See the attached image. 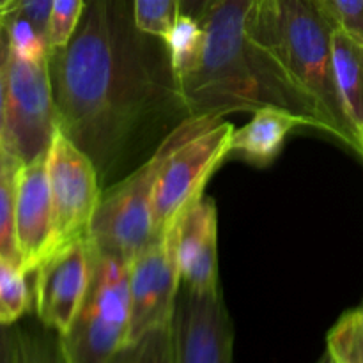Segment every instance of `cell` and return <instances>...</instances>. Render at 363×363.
I'll list each match as a JSON object with an SVG mask.
<instances>
[{
    "instance_id": "3",
    "label": "cell",
    "mask_w": 363,
    "mask_h": 363,
    "mask_svg": "<svg viewBox=\"0 0 363 363\" xmlns=\"http://www.w3.org/2000/svg\"><path fill=\"white\" fill-rule=\"evenodd\" d=\"M254 2L216 0L202 18L197 57L176 78L186 117H225L233 112H255L266 105L298 113L279 84L266 73L248 38V18Z\"/></svg>"
},
{
    "instance_id": "19",
    "label": "cell",
    "mask_w": 363,
    "mask_h": 363,
    "mask_svg": "<svg viewBox=\"0 0 363 363\" xmlns=\"http://www.w3.org/2000/svg\"><path fill=\"white\" fill-rule=\"evenodd\" d=\"M113 363H174L170 325L151 330L140 339L128 342Z\"/></svg>"
},
{
    "instance_id": "28",
    "label": "cell",
    "mask_w": 363,
    "mask_h": 363,
    "mask_svg": "<svg viewBox=\"0 0 363 363\" xmlns=\"http://www.w3.org/2000/svg\"><path fill=\"white\" fill-rule=\"evenodd\" d=\"M18 165H20V162H18V160L11 155V151L7 149L6 142H4L2 135H0V177H2L7 170L13 169V167H18Z\"/></svg>"
},
{
    "instance_id": "27",
    "label": "cell",
    "mask_w": 363,
    "mask_h": 363,
    "mask_svg": "<svg viewBox=\"0 0 363 363\" xmlns=\"http://www.w3.org/2000/svg\"><path fill=\"white\" fill-rule=\"evenodd\" d=\"M216 0H179V14L202 21Z\"/></svg>"
},
{
    "instance_id": "4",
    "label": "cell",
    "mask_w": 363,
    "mask_h": 363,
    "mask_svg": "<svg viewBox=\"0 0 363 363\" xmlns=\"http://www.w3.org/2000/svg\"><path fill=\"white\" fill-rule=\"evenodd\" d=\"M211 119L213 116L186 117L170 131L147 162L101 195L89 238L96 250L130 262L156 241L152 234V201L160 172L174 149Z\"/></svg>"
},
{
    "instance_id": "20",
    "label": "cell",
    "mask_w": 363,
    "mask_h": 363,
    "mask_svg": "<svg viewBox=\"0 0 363 363\" xmlns=\"http://www.w3.org/2000/svg\"><path fill=\"white\" fill-rule=\"evenodd\" d=\"M21 363H67L60 333L38 319L35 325L20 326Z\"/></svg>"
},
{
    "instance_id": "5",
    "label": "cell",
    "mask_w": 363,
    "mask_h": 363,
    "mask_svg": "<svg viewBox=\"0 0 363 363\" xmlns=\"http://www.w3.org/2000/svg\"><path fill=\"white\" fill-rule=\"evenodd\" d=\"M128 262L92 247L91 286L69 328L60 335L67 363H113L130 333Z\"/></svg>"
},
{
    "instance_id": "22",
    "label": "cell",
    "mask_w": 363,
    "mask_h": 363,
    "mask_svg": "<svg viewBox=\"0 0 363 363\" xmlns=\"http://www.w3.org/2000/svg\"><path fill=\"white\" fill-rule=\"evenodd\" d=\"M84 9L85 0H52L46 25V43L50 52L67 45L78 28Z\"/></svg>"
},
{
    "instance_id": "7",
    "label": "cell",
    "mask_w": 363,
    "mask_h": 363,
    "mask_svg": "<svg viewBox=\"0 0 363 363\" xmlns=\"http://www.w3.org/2000/svg\"><path fill=\"white\" fill-rule=\"evenodd\" d=\"M234 126L223 117H213L172 155L160 172L152 201V234L165 236L181 216L202 199L206 183L216 167L229 156Z\"/></svg>"
},
{
    "instance_id": "29",
    "label": "cell",
    "mask_w": 363,
    "mask_h": 363,
    "mask_svg": "<svg viewBox=\"0 0 363 363\" xmlns=\"http://www.w3.org/2000/svg\"><path fill=\"white\" fill-rule=\"evenodd\" d=\"M14 0H0V16H6L9 9L13 7Z\"/></svg>"
},
{
    "instance_id": "11",
    "label": "cell",
    "mask_w": 363,
    "mask_h": 363,
    "mask_svg": "<svg viewBox=\"0 0 363 363\" xmlns=\"http://www.w3.org/2000/svg\"><path fill=\"white\" fill-rule=\"evenodd\" d=\"M91 240L60 247L35 269L34 303L38 319L62 335L80 311L91 286Z\"/></svg>"
},
{
    "instance_id": "25",
    "label": "cell",
    "mask_w": 363,
    "mask_h": 363,
    "mask_svg": "<svg viewBox=\"0 0 363 363\" xmlns=\"http://www.w3.org/2000/svg\"><path fill=\"white\" fill-rule=\"evenodd\" d=\"M0 363H21L18 325H0Z\"/></svg>"
},
{
    "instance_id": "1",
    "label": "cell",
    "mask_w": 363,
    "mask_h": 363,
    "mask_svg": "<svg viewBox=\"0 0 363 363\" xmlns=\"http://www.w3.org/2000/svg\"><path fill=\"white\" fill-rule=\"evenodd\" d=\"M137 27L133 0H85L67 45L48 53L59 130L105 179L160 110L181 106L169 52Z\"/></svg>"
},
{
    "instance_id": "10",
    "label": "cell",
    "mask_w": 363,
    "mask_h": 363,
    "mask_svg": "<svg viewBox=\"0 0 363 363\" xmlns=\"http://www.w3.org/2000/svg\"><path fill=\"white\" fill-rule=\"evenodd\" d=\"M174 363H234V328L222 291L181 284L172 321Z\"/></svg>"
},
{
    "instance_id": "24",
    "label": "cell",
    "mask_w": 363,
    "mask_h": 363,
    "mask_svg": "<svg viewBox=\"0 0 363 363\" xmlns=\"http://www.w3.org/2000/svg\"><path fill=\"white\" fill-rule=\"evenodd\" d=\"M52 0H14L6 18H20L28 21L46 39V25Z\"/></svg>"
},
{
    "instance_id": "8",
    "label": "cell",
    "mask_w": 363,
    "mask_h": 363,
    "mask_svg": "<svg viewBox=\"0 0 363 363\" xmlns=\"http://www.w3.org/2000/svg\"><path fill=\"white\" fill-rule=\"evenodd\" d=\"M46 172L57 250L74 241L89 240L101 202V179L92 160L69 137L57 130L46 155Z\"/></svg>"
},
{
    "instance_id": "2",
    "label": "cell",
    "mask_w": 363,
    "mask_h": 363,
    "mask_svg": "<svg viewBox=\"0 0 363 363\" xmlns=\"http://www.w3.org/2000/svg\"><path fill=\"white\" fill-rule=\"evenodd\" d=\"M337 28L321 0H255L247 30L266 73L308 128L325 131L363 158L362 137L333 73Z\"/></svg>"
},
{
    "instance_id": "21",
    "label": "cell",
    "mask_w": 363,
    "mask_h": 363,
    "mask_svg": "<svg viewBox=\"0 0 363 363\" xmlns=\"http://www.w3.org/2000/svg\"><path fill=\"white\" fill-rule=\"evenodd\" d=\"M137 27L165 41L179 18V0H133Z\"/></svg>"
},
{
    "instance_id": "6",
    "label": "cell",
    "mask_w": 363,
    "mask_h": 363,
    "mask_svg": "<svg viewBox=\"0 0 363 363\" xmlns=\"http://www.w3.org/2000/svg\"><path fill=\"white\" fill-rule=\"evenodd\" d=\"M59 130L48 53L28 55L11 48L7 64L4 142L20 165L48 155Z\"/></svg>"
},
{
    "instance_id": "30",
    "label": "cell",
    "mask_w": 363,
    "mask_h": 363,
    "mask_svg": "<svg viewBox=\"0 0 363 363\" xmlns=\"http://www.w3.org/2000/svg\"><path fill=\"white\" fill-rule=\"evenodd\" d=\"M315 363H333V362H332V358H330V354L325 351V354H323V357L319 358V360Z\"/></svg>"
},
{
    "instance_id": "12",
    "label": "cell",
    "mask_w": 363,
    "mask_h": 363,
    "mask_svg": "<svg viewBox=\"0 0 363 363\" xmlns=\"http://www.w3.org/2000/svg\"><path fill=\"white\" fill-rule=\"evenodd\" d=\"M16 234L21 269L27 275L34 273L57 250L46 155L18 169Z\"/></svg>"
},
{
    "instance_id": "16",
    "label": "cell",
    "mask_w": 363,
    "mask_h": 363,
    "mask_svg": "<svg viewBox=\"0 0 363 363\" xmlns=\"http://www.w3.org/2000/svg\"><path fill=\"white\" fill-rule=\"evenodd\" d=\"M326 353L333 363H363V305L333 325L326 337Z\"/></svg>"
},
{
    "instance_id": "17",
    "label": "cell",
    "mask_w": 363,
    "mask_h": 363,
    "mask_svg": "<svg viewBox=\"0 0 363 363\" xmlns=\"http://www.w3.org/2000/svg\"><path fill=\"white\" fill-rule=\"evenodd\" d=\"M27 273L0 257V325H16L30 311Z\"/></svg>"
},
{
    "instance_id": "26",
    "label": "cell",
    "mask_w": 363,
    "mask_h": 363,
    "mask_svg": "<svg viewBox=\"0 0 363 363\" xmlns=\"http://www.w3.org/2000/svg\"><path fill=\"white\" fill-rule=\"evenodd\" d=\"M11 41L4 16H0V135L4 138V105H6L7 64H9Z\"/></svg>"
},
{
    "instance_id": "14",
    "label": "cell",
    "mask_w": 363,
    "mask_h": 363,
    "mask_svg": "<svg viewBox=\"0 0 363 363\" xmlns=\"http://www.w3.org/2000/svg\"><path fill=\"white\" fill-rule=\"evenodd\" d=\"M307 126V121L291 110L277 105H266L255 110L252 121L234 130L229 145V156H238L257 167H266L280 155L291 131Z\"/></svg>"
},
{
    "instance_id": "18",
    "label": "cell",
    "mask_w": 363,
    "mask_h": 363,
    "mask_svg": "<svg viewBox=\"0 0 363 363\" xmlns=\"http://www.w3.org/2000/svg\"><path fill=\"white\" fill-rule=\"evenodd\" d=\"M20 165L0 177V257L21 268L16 234V176Z\"/></svg>"
},
{
    "instance_id": "13",
    "label": "cell",
    "mask_w": 363,
    "mask_h": 363,
    "mask_svg": "<svg viewBox=\"0 0 363 363\" xmlns=\"http://www.w3.org/2000/svg\"><path fill=\"white\" fill-rule=\"evenodd\" d=\"M181 284L206 293L218 286V218L213 199L195 202L176 223Z\"/></svg>"
},
{
    "instance_id": "9",
    "label": "cell",
    "mask_w": 363,
    "mask_h": 363,
    "mask_svg": "<svg viewBox=\"0 0 363 363\" xmlns=\"http://www.w3.org/2000/svg\"><path fill=\"white\" fill-rule=\"evenodd\" d=\"M130 333L128 342L140 339L151 330L170 325L181 291V272L177 262L176 225L163 238L130 262ZM126 342V344H128Z\"/></svg>"
},
{
    "instance_id": "15",
    "label": "cell",
    "mask_w": 363,
    "mask_h": 363,
    "mask_svg": "<svg viewBox=\"0 0 363 363\" xmlns=\"http://www.w3.org/2000/svg\"><path fill=\"white\" fill-rule=\"evenodd\" d=\"M333 73L351 123H363V43L337 28L333 34Z\"/></svg>"
},
{
    "instance_id": "23",
    "label": "cell",
    "mask_w": 363,
    "mask_h": 363,
    "mask_svg": "<svg viewBox=\"0 0 363 363\" xmlns=\"http://www.w3.org/2000/svg\"><path fill=\"white\" fill-rule=\"evenodd\" d=\"M337 27L363 43V0H321Z\"/></svg>"
},
{
    "instance_id": "31",
    "label": "cell",
    "mask_w": 363,
    "mask_h": 363,
    "mask_svg": "<svg viewBox=\"0 0 363 363\" xmlns=\"http://www.w3.org/2000/svg\"><path fill=\"white\" fill-rule=\"evenodd\" d=\"M360 137H362V147H363V123H362V128H360Z\"/></svg>"
}]
</instances>
